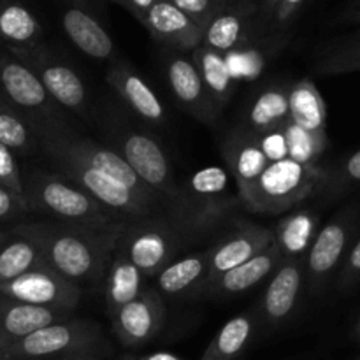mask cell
<instances>
[{
  "mask_svg": "<svg viewBox=\"0 0 360 360\" xmlns=\"http://www.w3.org/2000/svg\"><path fill=\"white\" fill-rule=\"evenodd\" d=\"M125 221L111 227L65 224L58 220L28 221L14 234L37 245L46 264L74 283H102Z\"/></svg>",
  "mask_w": 360,
  "mask_h": 360,
  "instance_id": "6da1fadb",
  "label": "cell"
},
{
  "mask_svg": "<svg viewBox=\"0 0 360 360\" xmlns=\"http://www.w3.org/2000/svg\"><path fill=\"white\" fill-rule=\"evenodd\" d=\"M111 141L115 144L112 150L122 155L137 178L160 200L165 217L183 229L181 186L176 181L171 160L160 143L150 134L129 127H116L111 132Z\"/></svg>",
  "mask_w": 360,
  "mask_h": 360,
  "instance_id": "7a4b0ae2",
  "label": "cell"
},
{
  "mask_svg": "<svg viewBox=\"0 0 360 360\" xmlns=\"http://www.w3.org/2000/svg\"><path fill=\"white\" fill-rule=\"evenodd\" d=\"M23 185L28 211L51 214L53 220L95 227H111L129 220L109 211L62 174L34 171Z\"/></svg>",
  "mask_w": 360,
  "mask_h": 360,
  "instance_id": "3957f363",
  "label": "cell"
},
{
  "mask_svg": "<svg viewBox=\"0 0 360 360\" xmlns=\"http://www.w3.org/2000/svg\"><path fill=\"white\" fill-rule=\"evenodd\" d=\"M34 132L37 137L39 148L44 151L49 160L51 158H69V160H76L98 169L111 178L118 179L120 183H123L127 188H130L139 197L151 200L162 207L160 200L153 195L151 190L146 188V185L137 178L130 165L123 160L122 155L112 148L95 143L86 137L76 136L74 132H70L69 127H60V129H56V127H37V129H34Z\"/></svg>",
  "mask_w": 360,
  "mask_h": 360,
  "instance_id": "277c9868",
  "label": "cell"
},
{
  "mask_svg": "<svg viewBox=\"0 0 360 360\" xmlns=\"http://www.w3.org/2000/svg\"><path fill=\"white\" fill-rule=\"evenodd\" d=\"M179 186L183 199V229L188 236L211 231L243 204L239 193L232 192L231 174L220 165L199 169Z\"/></svg>",
  "mask_w": 360,
  "mask_h": 360,
  "instance_id": "5b68a950",
  "label": "cell"
},
{
  "mask_svg": "<svg viewBox=\"0 0 360 360\" xmlns=\"http://www.w3.org/2000/svg\"><path fill=\"white\" fill-rule=\"evenodd\" d=\"M104 352V334L88 319L58 320L7 347L2 360H49Z\"/></svg>",
  "mask_w": 360,
  "mask_h": 360,
  "instance_id": "8992f818",
  "label": "cell"
},
{
  "mask_svg": "<svg viewBox=\"0 0 360 360\" xmlns=\"http://www.w3.org/2000/svg\"><path fill=\"white\" fill-rule=\"evenodd\" d=\"M326 169L285 158L266 167L245 207L253 213L278 214L292 210L313 193L322 192Z\"/></svg>",
  "mask_w": 360,
  "mask_h": 360,
  "instance_id": "52a82bcc",
  "label": "cell"
},
{
  "mask_svg": "<svg viewBox=\"0 0 360 360\" xmlns=\"http://www.w3.org/2000/svg\"><path fill=\"white\" fill-rule=\"evenodd\" d=\"M186 238L188 236L185 231L169 220L165 214H153L129 218L116 246L144 274L146 280H153L167 264L176 259Z\"/></svg>",
  "mask_w": 360,
  "mask_h": 360,
  "instance_id": "ba28073f",
  "label": "cell"
},
{
  "mask_svg": "<svg viewBox=\"0 0 360 360\" xmlns=\"http://www.w3.org/2000/svg\"><path fill=\"white\" fill-rule=\"evenodd\" d=\"M0 98L20 112L32 129L67 127L65 112L49 97L34 70L6 48L0 51Z\"/></svg>",
  "mask_w": 360,
  "mask_h": 360,
  "instance_id": "9c48e42d",
  "label": "cell"
},
{
  "mask_svg": "<svg viewBox=\"0 0 360 360\" xmlns=\"http://www.w3.org/2000/svg\"><path fill=\"white\" fill-rule=\"evenodd\" d=\"M58 167L60 174L65 176L72 183H76L81 190L94 197L97 202L108 207L112 213L123 218H143L153 214H165L158 204L143 199L132 190L127 188L118 179L111 178L98 169L90 167L81 162L69 160V158H51Z\"/></svg>",
  "mask_w": 360,
  "mask_h": 360,
  "instance_id": "30bf717a",
  "label": "cell"
},
{
  "mask_svg": "<svg viewBox=\"0 0 360 360\" xmlns=\"http://www.w3.org/2000/svg\"><path fill=\"white\" fill-rule=\"evenodd\" d=\"M7 49V48H6ZM30 67L49 97L63 109L86 116L88 94L84 81L70 63L60 58L48 46L37 44L27 49H7Z\"/></svg>",
  "mask_w": 360,
  "mask_h": 360,
  "instance_id": "8fae6325",
  "label": "cell"
},
{
  "mask_svg": "<svg viewBox=\"0 0 360 360\" xmlns=\"http://www.w3.org/2000/svg\"><path fill=\"white\" fill-rule=\"evenodd\" d=\"M0 294L16 299L25 304L53 309L72 315L79 306L83 294L81 287L67 280L60 273L44 264L7 283L0 285Z\"/></svg>",
  "mask_w": 360,
  "mask_h": 360,
  "instance_id": "7c38bea8",
  "label": "cell"
},
{
  "mask_svg": "<svg viewBox=\"0 0 360 360\" xmlns=\"http://www.w3.org/2000/svg\"><path fill=\"white\" fill-rule=\"evenodd\" d=\"M354 227V213L345 211L316 232L304 257L306 287L309 294L316 295L327 287L333 274L345 260Z\"/></svg>",
  "mask_w": 360,
  "mask_h": 360,
  "instance_id": "4fadbf2b",
  "label": "cell"
},
{
  "mask_svg": "<svg viewBox=\"0 0 360 360\" xmlns=\"http://www.w3.org/2000/svg\"><path fill=\"white\" fill-rule=\"evenodd\" d=\"M264 35L267 30L260 20L259 6L253 0H231L204 27L202 46L229 55Z\"/></svg>",
  "mask_w": 360,
  "mask_h": 360,
  "instance_id": "5bb4252c",
  "label": "cell"
},
{
  "mask_svg": "<svg viewBox=\"0 0 360 360\" xmlns=\"http://www.w3.org/2000/svg\"><path fill=\"white\" fill-rule=\"evenodd\" d=\"M165 301L157 288L146 287L129 304L109 316L120 343L127 348H139L158 336L165 323Z\"/></svg>",
  "mask_w": 360,
  "mask_h": 360,
  "instance_id": "9a60e30c",
  "label": "cell"
},
{
  "mask_svg": "<svg viewBox=\"0 0 360 360\" xmlns=\"http://www.w3.org/2000/svg\"><path fill=\"white\" fill-rule=\"evenodd\" d=\"M164 69L176 101L197 120L213 123L220 112L207 97L192 53L167 49L164 56Z\"/></svg>",
  "mask_w": 360,
  "mask_h": 360,
  "instance_id": "2e32d148",
  "label": "cell"
},
{
  "mask_svg": "<svg viewBox=\"0 0 360 360\" xmlns=\"http://www.w3.org/2000/svg\"><path fill=\"white\" fill-rule=\"evenodd\" d=\"M306 287L304 259L281 260L273 271L266 292L262 295L259 319L269 327H280L294 315L301 299L302 288Z\"/></svg>",
  "mask_w": 360,
  "mask_h": 360,
  "instance_id": "e0dca14e",
  "label": "cell"
},
{
  "mask_svg": "<svg viewBox=\"0 0 360 360\" xmlns=\"http://www.w3.org/2000/svg\"><path fill=\"white\" fill-rule=\"evenodd\" d=\"M273 243V231L269 227L243 221L241 225L232 229L229 234L221 236L206 252L210 281L220 276V274L227 273V271L234 269V267L246 262L252 257L259 255L260 252L269 248Z\"/></svg>",
  "mask_w": 360,
  "mask_h": 360,
  "instance_id": "ac0fdd59",
  "label": "cell"
},
{
  "mask_svg": "<svg viewBox=\"0 0 360 360\" xmlns=\"http://www.w3.org/2000/svg\"><path fill=\"white\" fill-rule=\"evenodd\" d=\"M221 157H224L225 169L234 179L239 199L245 206L269 162L260 150L255 134L246 129H238L229 134L221 144Z\"/></svg>",
  "mask_w": 360,
  "mask_h": 360,
  "instance_id": "d6986e66",
  "label": "cell"
},
{
  "mask_svg": "<svg viewBox=\"0 0 360 360\" xmlns=\"http://www.w3.org/2000/svg\"><path fill=\"white\" fill-rule=\"evenodd\" d=\"M141 25L167 49L192 53L202 44V28L169 0H157L144 14Z\"/></svg>",
  "mask_w": 360,
  "mask_h": 360,
  "instance_id": "ffe728a7",
  "label": "cell"
},
{
  "mask_svg": "<svg viewBox=\"0 0 360 360\" xmlns=\"http://www.w3.org/2000/svg\"><path fill=\"white\" fill-rule=\"evenodd\" d=\"M105 81L143 122L155 127L164 125L167 120V112H165L160 97L129 63L116 60L105 74Z\"/></svg>",
  "mask_w": 360,
  "mask_h": 360,
  "instance_id": "44dd1931",
  "label": "cell"
},
{
  "mask_svg": "<svg viewBox=\"0 0 360 360\" xmlns=\"http://www.w3.org/2000/svg\"><path fill=\"white\" fill-rule=\"evenodd\" d=\"M162 297H185L206 292L210 281L206 252H193L174 259L153 278Z\"/></svg>",
  "mask_w": 360,
  "mask_h": 360,
  "instance_id": "7402d4cb",
  "label": "cell"
},
{
  "mask_svg": "<svg viewBox=\"0 0 360 360\" xmlns=\"http://www.w3.org/2000/svg\"><path fill=\"white\" fill-rule=\"evenodd\" d=\"M69 316L72 315L25 304L0 294V345L6 350L7 347L23 340L25 336L35 333L41 327Z\"/></svg>",
  "mask_w": 360,
  "mask_h": 360,
  "instance_id": "603a6c76",
  "label": "cell"
},
{
  "mask_svg": "<svg viewBox=\"0 0 360 360\" xmlns=\"http://www.w3.org/2000/svg\"><path fill=\"white\" fill-rule=\"evenodd\" d=\"M280 262L281 253L273 243L269 248L260 252L259 255L252 257L234 269L211 280L206 287V294L214 295V297H231V295L243 294L262 280H266L280 266Z\"/></svg>",
  "mask_w": 360,
  "mask_h": 360,
  "instance_id": "cb8c5ba5",
  "label": "cell"
},
{
  "mask_svg": "<svg viewBox=\"0 0 360 360\" xmlns=\"http://www.w3.org/2000/svg\"><path fill=\"white\" fill-rule=\"evenodd\" d=\"M62 27L70 42L84 55L95 60H115L112 37L90 11L69 7L62 13Z\"/></svg>",
  "mask_w": 360,
  "mask_h": 360,
  "instance_id": "d4e9b609",
  "label": "cell"
},
{
  "mask_svg": "<svg viewBox=\"0 0 360 360\" xmlns=\"http://www.w3.org/2000/svg\"><path fill=\"white\" fill-rule=\"evenodd\" d=\"M144 274L127 259L125 253L116 246L112 252L111 262L104 274V299L108 315L118 311L122 306L129 304L130 301L141 295L144 290Z\"/></svg>",
  "mask_w": 360,
  "mask_h": 360,
  "instance_id": "484cf974",
  "label": "cell"
},
{
  "mask_svg": "<svg viewBox=\"0 0 360 360\" xmlns=\"http://www.w3.org/2000/svg\"><path fill=\"white\" fill-rule=\"evenodd\" d=\"M0 44L27 49L42 44V25L20 0H0Z\"/></svg>",
  "mask_w": 360,
  "mask_h": 360,
  "instance_id": "4316f807",
  "label": "cell"
},
{
  "mask_svg": "<svg viewBox=\"0 0 360 360\" xmlns=\"http://www.w3.org/2000/svg\"><path fill=\"white\" fill-rule=\"evenodd\" d=\"M260 319L257 309L243 311L232 316L231 320L221 326L217 336L213 338L207 348L204 350L200 360H236L245 354L248 345L255 336L257 326Z\"/></svg>",
  "mask_w": 360,
  "mask_h": 360,
  "instance_id": "83f0119b",
  "label": "cell"
},
{
  "mask_svg": "<svg viewBox=\"0 0 360 360\" xmlns=\"http://www.w3.org/2000/svg\"><path fill=\"white\" fill-rule=\"evenodd\" d=\"M271 231L281 260L304 259L319 232V217L308 210L294 211L281 218Z\"/></svg>",
  "mask_w": 360,
  "mask_h": 360,
  "instance_id": "f1b7e54d",
  "label": "cell"
},
{
  "mask_svg": "<svg viewBox=\"0 0 360 360\" xmlns=\"http://www.w3.org/2000/svg\"><path fill=\"white\" fill-rule=\"evenodd\" d=\"M288 120V84H269L252 101L243 129L259 136L283 129Z\"/></svg>",
  "mask_w": 360,
  "mask_h": 360,
  "instance_id": "f546056e",
  "label": "cell"
},
{
  "mask_svg": "<svg viewBox=\"0 0 360 360\" xmlns=\"http://www.w3.org/2000/svg\"><path fill=\"white\" fill-rule=\"evenodd\" d=\"M288 122L313 132H327V105L309 77L288 84Z\"/></svg>",
  "mask_w": 360,
  "mask_h": 360,
  "instance_id": "4dcf8cb0",
  "label": "cell"
},
{
  "mask_svg": "<svg viewBox=\"0 0 360 360\" xmlns=\"http://www.w3.org/2000/svg\"><path fill=\"white\" fill-rule=\"evenodd\" d=\"M192 56L195 60L197 69H199L207 97L213 102L217 111L220 112L234 94V79H232L227 56L202 44L193 49Z\"/></svg>",
  "mask_w": 360,
  "mask_h": 360,
  "instance_id": "1f68e13d",
  "label": "cell"
},
{
  "mask_svg": "<svg viewBox=\"0 0 360 360\" xmlns=\"http://www.w3.org/2000/svg\"><path fill=\"white\" fill-rule=\"evenodd\" d=\"M44 264V257L34 241L11 232L0 246V285Z\"/></svg>",
  "mask_w": 360,
  "mask_h": 360,
  "instance_id": "d6a6232c",
  "label": "cell"
},
{
  "mask_svg": "<svg viewBox=\"0 0 360 360\" xmlns=\"http://www.w3.org/2000/svg\"><path fill=\"white\" fill-rule=\"evenodd\" d=\"M0 144L23 155H32L39 148L30 123L0 98Z\"/></svg>",
  "mask_w": 360,
  "mask_h": 360,
  "instance_id": "836d02e7",
  "label": "cell"
},
{
  "mask_svg": "<svg viewBox=\"0 0 360 360\" xmlns=\"http://www.w3.org/2000/svg\"><path fill=\"white\" fill-rule=\"evenodd\" d=\"M285 141H287V155L290 160L302 165H316L319 158L327 150V132H313L288 122L283 127Z\"/></svg>",
  "mask_w": 360,
  "mask_h": 360,
  "instance_id": "e575fe53",
  "label": "cell"
},
{
  "mask_svg": "<svg viewBox=\"0 0 360 360\" xmlns=\"http://www.w3.org/2000/svg\"><path fill=\"white\" fill-rule=\"evenodd\" d=\"M360 183V150L345 158L334 171H326V181H323L322 192L329 193L330 197L345 192L350 186Z\"/></svg>",
  "mask_w": 360,
  "mask_h": 360,
  "instance_id": "d590c367",
  "label": "cell"
},
{
  "mask_svg": "<svg viewBox=\"0 0 360 360\" xmlns=\"http://www.w3.org/2000/svg\"><path fill=\"white\" fill-rule=\"evenodd\" d=\"M315 70L322 76H336V74H347L360 70V44L350 46L347 49H340V51L333 53V55L326 56Z\"/></svg>",
  "mask_w": 360,
  "mask_h": 360,
  "instance_id": "8d00e7d4",
  "label": "cell"
},
{
  "mask_svg": "<svg viewBox=\"0 0 360 360\" xmlns=\"http://www.w3.org/2000/svg\"><path fill=\"white\" fill-rule=\"evenodd\" d=\"M169 2L178 7L181 13H185L190 20L195 21L204 30V27L211 21V18L218 11L224 9L231 0H169Z\"/></svg>",
  "mask_w": 360,
  "mask_h": 360,
  "instance_id": "74e56055",
  "label": "cell"
},
{
  "mask_svg": "<svg viewBox=\"0 0 360 360\" xmlns=\"http://www.w3.org/2000/svg\"><path fill=\"white\" fill-rule=\"evenodd\" d=\"M0 185L25 200V185L14 151L0 144ZM27 202V200H25Z\"/></svg>",
  "mask_w": 360,
  "mask_h": 360,
  "instance_id": "f35d334b",
  "label": "cell"
},
{
  "mask_svg": "<svg viewBox=\"0 0 360 360\" xmlns=\"http://www.w3.org/2000/svg\"><path fill=\"white\" fill-rule=\"evenodd\" d=\"M306 0H278L269 23V34H285Z\"/></svg>",
  "mask_w": 360,
  "mask_h": 360,
  "instance_id": "ab89813d",
  "label": "cell"
},
{
  "mask_svg": "<svg viewBox=\"0 0 360 360\" xmlns=\"http://www.w3.org/2000/svg\"><path fill=\"white\" fill-rule=\"evenodd\" d=\"M257 141H259L260 150L264 151V155H266L269 164L288 158L287 141H285L283 129L271 130V132H266V134H259V136H257Z\"/></svg>",
  "mask_w": 360,
  "mask_h": 360,
  "instance_id": "60d3db41",
  "label": "cell"
},
{
  "mask_svg": "<svg viewBox=\"0 0 360 360\" xmlns=\"http://www.w3.org/2000/svg\"><path fill=\"white\" fill-rule=\"evenodd\" d=\"M360 280V239L347 252L340 274V287L348 288Z\"/></svg>",
  "mask_w": 360,
  "mask_h": 360,
  "instance_id": "b9f144b4",
  "label": "cell"
},
{
  "mask_svg": "<svg viewBox=\"0 0 360 360\" xmlns=\"http://www.w3.org/2000/svg\"><path fill=\"white\" fill-rule=\"evenodd\" d=\"M28 211L27 202L23 199H20L18 195H14L11 190H7L6 186L0 185V220H6V218H14L18 214H23Z\"/></svg>",
  "mask_w": 360,
  "mask_h": 360,
  "instance_id": "7bdbcfd3",
  "label": "cell"
},
{
  "mask_svg": "<svg viewBox=\"0 0 360 360\" xmlns=\"http://www.w3.org/2000/svg\"><path fill=\"white\" fill-rule=\"evenodd\" d=\"M115 2L120 4L122 7H125V9L141 23L144 14L148 13V9H150L157 0H115Z\"/></svg>",
  "mask_w": 360,
  "mask_h": 360,
  "instance_id": "ee69618b",
  "label": "cell"
},
{
  "mask_svg": "<svg viewBox=\"0 0 360 360\" xmlns=\"http://www.w3.org/2000/svg\"><path fill=\"white\" fill-rule=\"evenodd\" d=\"M253 2L259 6L260 20H262L264 27H266L267 34H269V23H271V18H273L274 7H276L278 0H253Z\"/></svg>",
  "mask_w": 360,
  "mask_h": 360,
  "instance_id": "f6af8a7d",
  "label": "cell"
},
{
  "mask_svg": "<svg viewBox=\"0 0 360 360\" xmlns=\"http://www.w3.org/2000/svg\"><path fill=\"white\" fill-rule=\"evenodd\" d=\"M137 360H185L174 354H169V352H155V354H148L144 357H137Z\"/></svg>",
  "mask_w": 360,
  "mask_h": 360,
  "instance_id": "bcb514c9",
  "label": "cell"
},
{
  "mask_svg": "<svg viewBox=\"0 0 360 360\" xmlns=\"http://www.w3.org/2000/svg\"><path fill=\"white\" fill-rule=\"evenodd\" d=\"M69 2L72 4L74 7H81V9L90 11V13H91V9L97 6V0H69Z\"/></svg>",
  "mask_w": 360,
  "mask_h": 360,
  "instance_id": "7dc6e473",
  "label": "cell"
},
{
  "mask_svg": "<svg viewBox=\"0 0 360 360\" xmlns=\"http://www.w3.org/2000/svg\"><path fill=\"white\" fill-rule=\"evenodd\" d=\"M101 354H86V355H74V357H62V359H49V360H98Z\"/></svg>",
  "mask_w": 360,
  "mask_h": 360,
  "instance_id": "c3c4849f",
  "label": "cell"
},
{
  "mask_svg": "<svg viewBox=\"0 0 360 360\" xmlns=\"http://www.w3.org/2000/svg\"><path fill=\"white\" fill-rule=\"evenodd\" d=\"M355 338H357V340L360 341V319H359L357 326H355Z\"/></svg>",
  "mask_w": 360,
  "mask_h": 360,
  "instance_id": "681fc988",
  "label": "cell"
},
{
  "mask_svg": "<svg viewBox=\"0 0 360 360\" xmlns=\"http://www.w3.org/2000/svg\"><path fill=\"white\" fill-rule=\"evenodd\" d=\"M6 239H7V234H6V232L0 231V246H2L4 243H6Z\"/></svg>",
  "mask_w": 360,
  "mask_h": 360,
  "instance_id": "f907efd6",
  "label": "cell"
},
{
  "mask_svg": "<svg viewBox=\"0 0 360 360\" xmlns=\"http://www.w3.org/2000/svg\"><path fill=\"white\" fill-rule=\"evenodd\" d=\"M120 360H137V357H134V355H125V357H122Z\"/></svg>",
  "mask_w": 360,
  "mask_h": 360,
  "instance_id": "816d5d0a",
  "label": "cell"
},
{
  "mask_svg": "<svg viewBox=\"0 0 360 360\" xmlns=\"http://www.w3.org/2000/svg\"><path fill=\"white\" fill-rule=\"evenodd\" d=\"M2 354H4V348H2V345H0V359H2Z\"/></svg>",
  "mask_w": 360,
  "mask_h": 360,
  "instance_id": "f5cc1de1",
  "label": "cell"
},
{
  "mask_svg": "<svg viewBox=\"0 0 360 360\" xmlns=\"http://www.w3.org/2000/svg\"><path fill=\"white\" fill-rule=\"evenodd\" d=\"M2 48H4V46H2V44H0V51H2Z\"/></svg>",
  "mask_w": 360,
  "mask_h": 360,
  "instance_id": "db71d44e",
  "label": "cell"
},
{
  "mask_svg": "<svg viewBox=\"0 0 360 360\" xmlns=\"http://www.w3.org/2000/svg\"><path fill=\"white\" fill-rule=\"evenodd\" d=\"M355 360H360V357H357V359H355Z\"/></svg>",
  "mask_w": 360,
  "mask_h": 360,
  "instance_id": "11a10c76",
  "label": "cell"
},
{
  "mask_svg": "<svg viewBox=\"0 0 360 360\" xmlns=\"http://www.w3.org/2000/svg\"><path fill=\"white\" fill-rule=\"evenodd\" d=\"M0 360H2V359H0Z\"/></svg>",
  "mask_w": 360,
  "mask_h": 360,
  "instance_id": "9f6ffc18",
  "label": "cell"
}]
</instances>
